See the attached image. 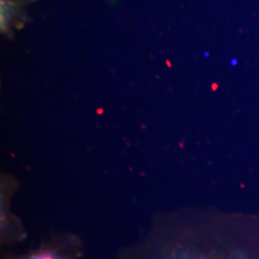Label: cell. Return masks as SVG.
Wrapping results in <instances>:
<instances>
[{
  "mask_svg": "<svg viewBox=\"0 0 259 259\" xmlns=\"http://www.w3.org/2000/svg\"><path fill=\"white\" fill-rule=\"evenodd\" d=\"M120 259H259V224L212 210L160 213Z\"/></svg>",
  "mask_w": 259,
  "mask_h": 259,
  "instance_id": "obj_1",
  "label": "cell"
},
{
  "mask_svg": "<svg viewBox=\"0 0 259 259\" xmlns=\"http://www.w3.org/2000/svg\"><path fill=\"white\" fill-rule=\"evenodd\" d=\"M81 255V246L73 237L59 239L58 242L42 247L26 256L19 259H77Z\"/></svg>",
  "mask_w": 259,
  "mask_h": 259,
  "instance_id": "obj_2",
  "label": "cell"
}]
</instances>
